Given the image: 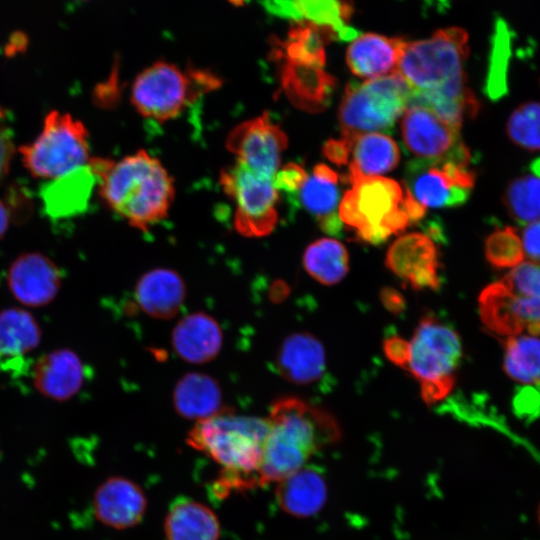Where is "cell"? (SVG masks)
<instances>
[{
  "mask_svg": "<svg viewBox=\"0 0 540 540\" xmlns=\"http://www.w3.org/2000/svg\"><path fill=\"white\" fill-rule=\"evenodd\" d=\"M89 166L104 202L130 226L147 231L167 217L175 197L174 181L146 150L119 161L91 158Z\"/></svg>",
  "mask_w": 540,
  "mask_h": 540,
  "instance_id": "1",
  "label": "cell"
},
{
  "mask_svg": "<svg viewBox=\"0 0 540 540\" xmlns=\"http://www.w3.org/2000/svg\"><path fill=\"white\" fill-rule=\"evenodd\" d=\"M268 419L270 429L257 473L258 484L278 483L341 436L330 413L297 397H281L273 402Z\"/></svg>",
  "mask_w": 540,
  "mask_h": 540,
  "instance_id": "2",
  "label": "cell"
},
{
  "mask_svg": "<svg viewBox=\"0 0 540 540\" xmlns=\"http://www.w3.org/2000/svg\"><path fill=\"white\" fill-rule=\"evenodd\" d=\"M468 55L467 32L459 27L443 28L429 38L404 41L396 72L413 96L470 103L476 98L466 84Z\"/></svg>",
  "mask_w": 540,
  "mask_h": 540,
  "instance_id": "3",
  "label": "cell"
},
{
  "mask_svg": "<svg viewBox=\"0 0 540 540\" xmlns=\"http://www.w3.org/2000/svg\"><path fill=\"white\" fill-rule=\"evenodd\" d=\"M351 185L343 195L338 214L343 225L361 241L380 244L425 215L426 208L403 183L373 176L356 179Z\"/></svg>",
  "mask_w": 540,
  "mask_h": 540,
  "instance_id": "4",
  "label": "cell"
},
{
  "mask_svg": "<svg viewBox=\"0 0 540 540\" xmlns=\"http://www.w3.org/2000/svg\"><path fill=\"white\" fill-rule=\"evenodd\" d=\"M269 429L268 418L240 415L222 408L215 415L197 421L186 441L224 469L227 484H250L246 478L253 474L257 478Z\"/></svg>",
  "mask_w": 540,
  "mask_h": 540,
  "instance_id": "5",
  "label": "cell"
},
{
  "mask_svg": "<svg viewBox=\"0 0 540 540\" xmlns=\"http://www.w3.org/2000/svg\"><path fill=\"white\" fill-rule=\"evenodd\" d=\"M221 85L222 80L210 70L195 67L182 70L173 63L156 61L135 78L130 101L143 117L165 122Z\"/></svg>",
  "mask_w": 540,
  "mask_h": 540,
  "instance_id": "6",
  "label": "cell"
},
{
  "mask_svg": "<svg viewBox=\"0 0 540 540\" xmlns=\"http://www.w3.org/2000/svg\"><path fill=\"white\" fill-rule=\"evenodd\" d=\"M483 324L497 335L540 334V264L523 261L479 296Z\"/></svg>",
  "mask_w": 540,
  "mask_h": 540,
  "instance_id": "7",
  "label": "cell"
},
{
  "mask_svg": "<svg viewBox=\"0 0 540 540\" xmlns=\"http://www.w3.org/2000/svg\"><path fill=\"white\" fill-rule=\"evenodd\" d=\"M410 96L408 84L397 72L348 83L338 110L342 137L391 131L409 106Z\"/></svg>",
  "mask_w": 540,
  "mask_h": 540,
  "instance_id": "8",
  "label": "cell"
},
{
  "mask_svg": "<svg viewBox=\"0 0 540 540\" xmlns=\"http://www.w3.org/2000/svg\"><path fill=\"white\" fill-rule=\"evenodd\" d=\"M462 357L458 334L434 317H423L410 343L408 369L420 382L426 404L443 400L454 387Z\"/></svg>",
  "mask_w": 540,
  "mask_h": 540,
  "instance_id": "9",
  "label": "cell"
},
{
  "mask_svg": "<svg viewBox=\"0 0 540 540\" xmlns=\"http://www.w3.org/2000/svg\"><path fill=\"white\" fill-rule=\"evenodd\" d=\"M26 169L36 178L57 179L89 165L88 131L68 113L51 111L39 136L19 149Z\"/></svg>",
  "mask_w": 540,
  "mask_h": 540,
  "instance_id": "10",
  "label": "cell"
},
{
  "mask_svg": "<svg viewBox=\"0 0 540 540\" xmlns=\"http://www.w3.org/2000/svg\"><path fill=\"white\" fill-rule=\"evenodd\" d=\"M273 179L237 161L220 173V185L235 204L234 227L242 236H267L275 228L279 191Z\"/></svg>",
  "mask_w": 540,
  "mask_h": 540,
  "instance_id": "11",
  "label": "cell"
},
{
  "mask_svg": "<svg viewBox=\"0 0 540 540\" xmlns=\"http://www.w3.org/2000/svg\"><path fill=\"white\" fill-rule=\"evenodd\" d=\"M402 183L423 207L447 208L468 200L475 175L467 165L450 160L414 159L407 163Z\"/></svg>",
  "mask_w": 540,
  "mask_h": 540,
  "instance_id": "12",
  "label": "cell"
},
{
  "mask_svg": "<svg viewBox=\"0 0 540 540\" xmlns=\"http://www.w3.org/2000/svg\"><path fill=\"white\" fill-rule=\"evenodd\" d=\"M400 124L403 143L416 159L450 160L469 165L471 155L461 140L460 128L432 110L409 105Z\"/></svg>",
  "mask_w": 540,
  "mask_h": 540,
  "instance_id": "13",
  "label": "cell"
},
{
  "mask_svg": "<svg viewBox=\"0 0 540 540\" xmlns=\"http://www.w3.org/2000/svg\"><path fill=\"white\" fill-rule=\"evenodd\" d=\"M225 146L237 162L259 175L274 178L288 137L264 112L236 125L227 135Z\"/></svg>",
  "mask_w": 540,
  "mask_h": 540,
  "instance_id": "14",
  "label": "cell"
},
{
  "mask_svg": "<svg viewBox=\"0 0 540 540\" xmlns=\"http://www.w3.org/2000/svg\"><path fill=\"white\" fill-rule=\"evenodd\" d=\"M6 284L21 305L40 308L57 297L62 286V273L48 256L40 252H25L9 265Z\"/></svg>",
  "mask_w": 540,
  "mask_h": 540,
  "instance_id": "15",
  "label": "cell"
},
{
  "mask_svg": "<svg viewBox=\"0 0 540 540\" xmlns=\"http://www.w3.org/2000/svg\"><path fill=\"white\" fill-rule=\"evenodd\" d=\"M385 264L415 290L439 287L438 251L426 234L413 232L396 239L387 251Z\"/></svg>",
  "mask_w": 540,
  "mask_h": 540,
  "instance_id": "16",
  "label": "cell"
},
{
  "mask_svg": "<svg viewBox=\"0 0 540 540\" xmlns=\"http://www.w3.org/2000/svg\"><path fill=\"white\" fill-rule=\"evenodd\" d=\"M147 509L142 488L123 476L104 480L93 495L96 519L105 526L123 530L139 524Z\"/></svg>",
  "mask_w": 540,
  "mask_h": 540,
  "instance_id": "17",
  "label": "cell"
},
{
  "mask_svg": "<svg viewBox=\"0 0 540 540\" xmlns=\"http://www.w3.org/2000/svg\"><path fill=\"white\" fill-rule=\"evenodd\" d=\"M31 374L35 390L57 402L74 397L85 378L81 358L69 348H58L41 355L34 362Z\"/></svg>",
  "mask_w": 540,
  "mask_h": 540,
  "instance_id": "18",
  "label": "cell"
},
{
  "mask_svg": "<svg viewBox=\"0 0 540 540\" xmlns=\"http://www.w3.org/2000/svg\"><path fill=\"white\" fill-rule=\"evenodd\" d=\"M292 199L318 221L322 231L332 236L343 234L344 225L337 212L339 177L329 166L317 164Z\"/></svg>",
  "mask_w": 540,
  "mask_h": 540,
  "instance_id": "19",
  "label": "cell"
},
{
  "mask_svg": "<svg viewBox=\"0 0 540 540\" xmlns=\"http://www.w3.org/2000/svg\"><path fill=\"white\" fill-rule=\"evenodd\" d=\"M280 64V81L289 100L298 108L310 113L323 111L329 105L336 79L323 67L277 61Z\"/></svg>",
  "mask_w": 540,
  "mask_h": 540,
  "instance_id": "20",
  "label": "cell"
},
{
  "mask_svg": "<svg viewBox=\"0 0 540 540\" xmlns=\"http://www.w3.org/2000/svg\"><path fill=\"white\" fill-rule=\"evenodd\" d=\"M404 39L376 33L356 36L346 50L350 71L361 78H378L396 72Z\"/></svg>",
  "mask_w": 540,
  "mask_h": 540,
  "instance_id": "21",
  "label": "cell"
},
{
  "mask_svg": "<svg viewBox=\"0 0 540 540\" xmlns=\"http://www.w3.org/2000/svg\"><path fill=\"white\" fill-rule=\"evenodd\" d=\"M265 7L273 14L294 21L306 20L332 27L340 40L354 39L357 31L348 23L353 6L347 0H265Z\"/></svg>",
  "mask_w": 540,
  "mask_h": 540,
  "instance_id": "22",
  "label": "cell"
},
{
  "mask_svg": "<svg viewBox=\"0 0 540 540\" xmlns=\"http://www.w3.org/2000/svg\"><path fill=\"white\" fill-rule=\"evenodd\" d=\"M222 331L216 320L202 312L182 318L172 334V344L177 355L193 364L206 363L219 353Z\"/></svg>",
  "mask_w": 540,
  "mask_h": 540,
  "instance_id": "23",
  "label": "cell"
},
{
  "mask_svg": "<svg viewBox=\"0 0 540 540\" xmlns=\"http://www.w3.org/2000/svg\"><path fill=\"white\" fill-rule=\"evenodd\" d=\"M135 297L145 314L158 319H169L178 313L183 304L185 284L172 269H153L138 280Z\"/></svg>",
  "mask_w": 540,
  "mask_h": 540,
  "instance_id": "24",
  "label": "cell"
},
{
  "mask_svg": "<svg viewBox=\"0 0 540 540\" xmlns=\"http://www.w3.org/2000/svg\"><path fill=\"white\" fill-rule=\"evenodd\" d=\"M280 374L295 384H309L320 379L325 370V351L321 342L309 333L288 336L277 354Z\"/></svg>",
  "mask_w": 540,
  "mask_h": 540,
  "instance_id": "25",
  "label": "cell"
},
{
  "mask_svg": "<svg viewBox=\"0 0 540 540\" xmlns=\"http://www.w3.org/2000/svg\"><path fill=\"white\" fill-rule=\"evenodd\" d=\"M277 484V502L291 516H313L327 498L326 481L320 470L311 466H303Z\"/></svg>",
  "mask_w": 540,
  "mask_h": 540,
  "instance_id": "26",
  "label": "cell"
},
{
  "mask_svg": "<svg viewBox=\"0 0 540 540\" xmlns=\"http://www.w3.org/2000/svg\"><path fill=\"white\" fill-rule=\"evenodd\" d=\"M166 540H219L216 514L205 504L185 496L169 506L164 521Z\"/></svg>",
  "mask_w": 540,
  "mask_h": 540,
  "instance_id": "27",
  "label": "cell"
},
{
  "mask_svg": "<svg viewBox=\"0 0 540 540\" xmlns=\"http://www.w3.org/2000/svg\"><path fill=\"white\" fill-rule=\"evenodd\" d=\"M42 341V329L33 314L21 307L0 310V362L16 363L34 352Z\"/></svg>",
  "mask_w": 540,
  "mask_h": 540,
  "instance_id": "28",
  "label": "cell"
},
{
  "mask_svg": "<svg viewBox=\"0 0 540 540\" xmlns=\"http://www.w3.org/2000/svg\"><path fill=\"white\" fill-rule=\"evenodd\" d=\"M352 160L349 164L347 180L380 176L393 170L399 163L400 152L396 142L389 136L371 132L352 139Z\"/></svg>",
  "mask_w": 540,
  "mask_h": 540,
  "instance_id": "29",
  "label": "cell"
},
{
  "mask_svg": "<svg viewBox=\"0 0 540 540\" xmlns=\"http://www.w3.org/2000/svg\"><path fill=\"white\" fill-rule=\"evenodd\" d=\"M221 389L204 373H188L176 384L173 402L184 418L200 421L218 413L221 408Z\"/></svg>",
  "mask_w": 540,
  "mask_h": 540,
  "instance_id": "30",
  "label": "cell"
},
{
  "mask_svg": "<svg viewBox=\"0 0 540 540\" xmlns=\"http://www.w3.org/2000/svg\"><path fill=\"white\" fill-rule=\"evenodd\" d=\"M96 182L89 165L55 179L43 190L47 211L53 216L63 217L86 209Z\"/></svg>",
  "mask_w": 540,
  "mask_h": 540,
  "instance_id": "31",
  "label": "cell"
},
{
  "mask_svg": "<svg viewBox=\"0 0 540 540\" xmlns=\"http://www.w3.org/2000/svg\"><path fill=\"white\" fill-rule=\"evenodd\" d=\"M304 268L315 280L324 285L336 284L349 269L345 246L336 239L321 238L311 243L303 256Z\"/></svg>",
  "mask_w": 540,
  "mask_h": 540,
  "instance_id": "32",
  "label": "cell"
},
{
  "mask_svg": "<svg viewBox=\"0 0 540 540\" xmlns=\"http://www.w3.org/2000/svg\"><path fill=\"white\" fill-rule=\"evenodd\" d=\"M504 369L515 381L540 385V339L534 335L519 334L506 337Z\"/></svg>",
  "mask_w": 540,
  "mask_h": 540,
  "instance_id": "33",
  "label": "cell"
},
{
  "mask_svg": "<svg viewBox=\"0 0 540 540\" xmlns=\"http://www.w3.org/2000/svg\"><path fill=\"white\" fill-rule=\"evenodd\" d=\"M503 202L509 215L519 224L540 220V175L533 172L511 181Z\"/></svg>",
  "mask_w": 540,
  "mask_h": 540,
  "instance_id": "34",
  "label": "cell"
},
{
  "mask_svg": "<svg viewBox=\"0 0 540 540\" xmlns=\"http://www.w3.org/2000/svg\"><path fill=\"white\" fill-rule=\"evenodd\" d=\"M511 55V33L507 23L498 19L495 23L489 57L485 92L492 100L502 97L507 91V69Z\"/></svg>",
  "mask_w": 540,
  "mask_h": 540,
  "instance_id": "35",
  "label": "cell"
},
{
  "mask_svg": "<svg viewBox=\"0 0 540 540\" xmlns=\"http://www.w3.org/2000/svg\"><path fill=\"white\" fill-rule=\"evenodd\" d=\"M509 139L528 151L540 150V102L529 101L513 110L506 124Z\"/></svg>",
  "mask_w": 540,
  "mask_h": 540,
  "instance_id": "36",
  "label": "cell"
},
{
  "mask_svg": "<svg viewBox=\"0 0 540 540\" xmlns=\"http://www.w3.org/2000/svg\"><path fill=\"white\" fill-rule=\"evenodd\" d=\"M485 255L496 268H513L522 263L525 256L515 228L507 226L491 233L485 241Z\"/></svg>",
  "mask_w": 540,
  "mask_h": 540,
  "instance_id": "37",
  "label": "cell"
},
{
  "mask_svg": "<svg viewBox=\"0 0 540 540\" xmlns=\"http://www.w3.org/2000/svg\"><path fill=\"white\" fill-rule=\"evenodd\" d=\"M307 176L308 174L302 166L288 163L277 171L273 181L278 191H283L293 197Z\"/></svg>",
  "mask_w": 540,
  "mask_h": 540,
  "instance_id": "38",
  "label": "cell"
},
{
  "mask_svg": "<svg viewBox=\"0 0 540 540\" xmlns=\"http://www.w3.org/2000/svg\"><path fill=\"white\" fill-rule=\"evenodd\" d=\"M386 357L395 365L408 369L410 343L397 335L385 339L383 345Z\"/></svg>",
  "mask_w": 540,
  "mask_h": 540,
  "instance_id": "39",
  "label": "cell"
},
{
  "mask_svg": "<svg viewBox=\"0 0 540 540\" xmlns=\"http://www.w3.org/2000/svg\"><path fill=\"white\" fill-rule=\"evenodd\" d=\"M13 152L14 146L6 114L0 108V181L8 172Z\"/></svg>",
  "mask_w": 540,
  "mask_h": 540,
  "instance_id": "40",
  "label": "cell"
},
{
  "mask_svg": "<svg viewBox=\"0 0 540 540\" xmlns=\"http://www.w3.org/2000/svg\"><path fill=\"white\" fill-rule=\"evenodd\" d=\"M521 242L524 256L529 261L540 264V220L526 225L522 232Z\"/></svg>",
  "mask_w": 540,
  "mask_h": 540,
  "instance_id": "41",
  "label": "cell"
},
{
  "mask_svg": "<svg viewBox=\"0 0 540 540\" xmlns=\"http://www.w3.org/2000/svg\"><path fill=\"white\" fill-rule=\"evenodd\" d=\"M352 139L341 137L340 139H329L323 146V154L337 165L348 163L351 152Z\"/></svg>",
  "mask_w": 540,
  "mask_h": 540,
  "instance_id": "42",
  "label": "cell"
},
{
  "mask_svg": "<svg viewBox=\"0 0 540 540\" xmlns=\"http://www.w3.org/2000/svg\"><path fill=\"white\" fill-rule=\"evenodd\" d=\"M380 300L384 307L394 314L400 313L405 308L404 297L394 288L385 287L380 292Z\"/></svg>",
  "mask_w": 540,
  "mask_h": 540,
  "instance_id": "43",
  "label": "cell"
},
{
  "mask_svg": "<svg viewBox=\"0 0 540 540\" xmlns=\"http://www.w3.org/2000/svg\"><path fill=\"white\" fill-rule=\"evenodd\" d=\"M10 217H9V211L6 207L5 203L0 200V239L5 235L8 225H9Z\"/></svg>",
  "mask_w": 540,
  "mask_h": 540,
  "instance_id": "44",
  "label": "cell"
},
{
  "mask_svg": "<svg viewBox=\"0 0 540 540\" xmlns=\"http://www.w3.org/2000/svg\"><path fill=\"white\" fill-rule=\"evenodd\" d=\"M233 4L240 5L242 4L243 0H230Z\"/></svg>",
  "mask_w": 540,
  "mask_h": 540,
  "instance_id": "45",
  "label": "cell"
}]
</instances>
